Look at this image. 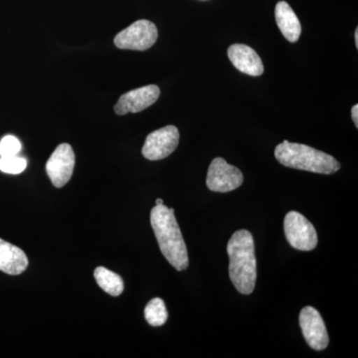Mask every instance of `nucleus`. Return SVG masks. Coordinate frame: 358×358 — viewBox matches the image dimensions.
<instances>
[{
    "mask_svg": "<svg viewBox=\"0 0 358 358\" xmlns=\"http://www.w3.org/2000/svg\"><path fill=\"white\" fill-rule=\"evenodd\" d=\"M275 157L282 166L310 173L334 174L341 169V164L331 155L288 141L275 148Z\"/></svg>",
    "mask_w": 358,
    "mask_h": 358,
    "instance_id": "obj_3",
    "label": "nucleus"
},
{
    "mask_svg": "<svg viewBox=\"0 0 358 358\" xmlns=\"http://www.w3.org/2000/svg\"><path fill=\"white\" fill-rule=\"evenodd\" d=\"M150 224L162 255L176 270H186L189 265L187 248L174 216V209H169L164 204L155 205L150 212Z\"/></svg>",
    "mask_w": 358,
    "mask_h": 358,
    "instance_id": "obj_1",
    "label": "nucleus"
},
{
    "mask_svg": "<svg viewBox=\"0 0 358 358\" xmlns=\"http://www.w3.org/2000/svg\"><path fill=\"white\" fill-rule=\"evenodd\" d=\"M179 143V131L174 126H167L148 134L143 145V157L148 160L166 159L173 154Z\"/></svg>",
    "mask_w": 358,
    "mask_h": 358,
    "instance_id": "obj_7",
    "label": "nucleus"
},
{
    "mask_svg": "<svg viewBox=\"0 0 358 358\" xmlns=\"http://www.w3.org/2000/svg\"><path fill=\"white\" fill-rule=\"evenodd\" d=\"M159 32L157 26L150 21H136L115 36V44L117 48L127 50L145 51L154 46Z\"/></svg>",
    "mask_w": 358,
    "mask_h": 358,
    "instance_id": "obj_4",
    "label": "nucleus"
},
{
    "mask_svg": "<svg viewBox=\"0 0 358 358\" xmlns=\"http://www.w3.org/2000/svg\"><path fill=\"white\" fill-rule=\"evenodd\" d=\"M164 204V200L162 199H157V201H155V205H162Z\"/></svg>",
    "mask_w": 358,
    "mask_h": 358,
    "instance_id": "obj_20",
    "label": "nucleus"
},
{
    "mask_svg": "<svg viewBox=\"0 0 358 358\" xmlns=\"http://www.w3.org/2000/svg\"><path fill=\"white\" fill-rule=\"evenodd\" d=\"M24 252L4 240L0 239V271L8 275H20L28 267Z\"/></svg>",
    "mask_w": 358,
    "mask_h": 358,
    "instance_id": "obj_12",
    "label": "nucleus"
},
{
    "mask_svg": "<svg viewBox=\"0 0 358 358\" xmlns=\"http://www.w3.org/2000/svg\"><path fill=\"white\" fill-rule=\"evenodd\" d=\"M160 96L157 85H148L141 88L131 90L124 94L115 106V114L124 115L129 113H138L154 105Z\"/></svg>",
    "mask_w": 358,
    "mask_h": 358,
    "instance_id": "obj_10",
    "label": "nucleus"
},
{
    "mask_svg": "<svg viewBox=\"0 0 358 358\" xmlns=\"http://www.w3.org/2000/svg\"><path fill=\"white\" fill-rule=\"evenodd\" d=\"M96 282L106 293L113 296H119L124 292V281L121 275L115 274L105 267H98L94 272Z\"/></svg>",
    "mask_w": 358,
    "mask_h": 358,
    "instance_id": "obj_14",
    "label": "nucleus"
},
{
    "mask_svg": "<svg viewBox=\"0 0 358 358\" xmlns=\"http://www.w3.org/2000/svg\"><path fill=\"white\" fill-rule=\"evenodd\" d=\"M275 21L285 38L294 43L300 38L301 26L298 16L286 1L278 2L275 9Z\"/></svg>",
    "mask_w": 358,
    "mask_h": 358,
    "instance_id": "obj_13",
    "label": "nucleus"
},
{
    "mask_svg": "<svg viewBox=\"0 0 358 358\" xmlns=\"http://www.w3.org/2000/svg\"><path fill=\"white\" fill-rule=\"evenodd\" d=\"M145 317L150 326H164L169 319V313L164 301L159 298H155L148 301L145 308Z\"/></svg>",
    "mask_w": 358,
    "mask_h": 358,
    "instance_id": "obj_15",
    "label": "nucleus"
},
{
    "mask_svg": "<svg viewBox=\"0 0 358 358\" xmlns=\"http://www.w3.org/2000/svg\"><path fill=\"white\" fill-rule=\"evenodd\" d=\"M21 143L13 136H6L0 141V155L3 157H13L20 154Z\"/></svg>",
    "mask_w": 358,
    "mask_h": 358,
    "instance_id": "obj_17",
    "label": "nucleus"
},
{
    "mask_svg": "<svg viewBox=\"0 0 358 358\" xmlns=\"http://www.w3.org/2000/svg\"><path fill=\"white\" fill-rule=\"evenodd\" d=\"M284 230L287 240L293 248L312 251L317 247V231L303 214L289 211L285 217Z\"/></svg>",
    "mask_w": 358,
    "mask_h": 358,
    "instance_id": "obj_5",
    "label": "nucleus"
},
{
    "mask_svg": "<svg viewBox=\"0 0 358 358\" xmlns=\"http://www.w3.org/2000/svg\"><path fill=\"white\" fill-rule=\"evenodd\" d=\"M244 176L236 166L227 164L222 157L212 160L207 173V187L214 192H230L243 185Z\"/></svg>",
    "mask_w": 358,
    "mask_h": 358,
    "instance_id": "obj_6",
    "label": "nucleus"
},
{
    "mask_svg": "<svg viewBox=\"0 0 358 358\" xmlns=\"http://www.w3.org/2000/svg\"><path fill=\"white\" fill-rule=\"evenodd\" d=\"M27 166V162L17 155L3 157L0 159V171L9 174L22 173Z\"/></svg>",
    "mask_w": 358,
    "mask_h": 358,
    "instance_id": "obj_16",
    "label": "nucleus"
},
{
    "mask_svg": "<svg viewBox=\"0 0 358 358\" xmlns=\"http://www.w3.org/2000/svg\"><path fill=\"white\" fill-rule=\"evenodd\" d=\"M75 167V154L69 143H61L46 164V173L55 187L69 182Z\"/></svg>",
    "mask_w": 358,
    "mask_h": 358,
    "instance_id": "obj_8",
    "label": "nucleus"
},
{
    "mask_svg": "<svg viewBox=\"0 0 358 358\" xmlns=\"http://www.w3.org/2000/svg\"><path fill=\"white\" fill-rule=\"evenodd\" d=\"M231 282L239 293L250 294L255 289L257 261L253 236L248 230H238L227 245Z\"/></svg>",
    "mask_w": 358,
    "mask_h": 358,
    "instance_id": "obj_2",
    "label": "nucleus"
},
{
    "mask_svg": "<svg viewBox=\"0 0 358 358\" xmlns=\"http://www.w3.org/2000/svg\"><path fill=\"white\" fill-rule=\"evenodd\" d=\"M355 45H357L358 48V28H357V30H355Z\"/></svg>",
    "mask_w": 358,
    "mask_h": 358,
    "instance_id": "obj_19",
    "label": "nucleus"
},
{
    "mask_svg": "<svg viewBox=\"0 0 358 358\" xmlns=\"http://www.w3.org/2000/svg\"><path fill=\"white\" fill-rule=\"evenodd\" d=\"M300 326L303 338L313 350H326L329 345V334L326 324L320 313L313 307H305L301 310Z\"/></svg>",
    "mask_w": 358,
    "mask_h": 358,
    "instance_id": "obj_9",
    "label": "nucleus"
},
{
    "mask_svg": "<svg viewBox=\"0 0 358 358\" xmlns=\"http://www.w3.org/2000/svg\"><path fill=\"white\" fill-rule=\"evenodd\" d=\"M352 117L355 127L358 128V105L353 106L352 109Z\"/></svg>",
    "mask_w": 358,
    "mask_h": 358,
    "instance_id": "obj_18",
    "label": "nucleus"
},
{
    "mask_svg": "<svg viewBox=\"0 0 358 358\" xmlns=\"http://www.w3.org/2000/svg\"><path fill=\"white\" fill-rule=\"evenodd\" d=\"M228 57L234 67L244 74L257 77L264 73V64L260 56L247 45H231L228 49Z\"/></svg>",
    "mask_w": 358,
    "mask_h": 358,
    "instance_id": "obj_11",
    "label": "nucleus"
}]
</instances>
